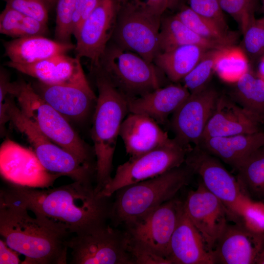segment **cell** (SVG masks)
Segmentation results:
<instances>
[{
  "label": "cell",
  "mask_w": 264,
  "mask_h": 264,
  "mask_svg": "<svg viewBox=\"0 0 264 264\" xmlns=\"http://www.w3.org/2000/svg\"><path fill=\"white\" fill-rule=\"evenodd\" d=\"M188 6L198 14L210 19L228 31L223 12L218 0H187Z\"/></svg>",
  "instance_id": "74e56055"
},
{
  "label": "cell",
  "mask_w": 264,
  "mask_h": 264,
  "mask_svg": "<svg viewBox=\"0 0 264 264\" xmlns=\"http://www.w3.org/2000/svg\"><path fill=\"white\" fill-rule=\"evenodd\" d=\"M223 12L231 16L239 25L242 33L255 18L256 0H218Z\"/></svg>",
  "instance_id": "e575fe53"
},
{
  "label": "cell",
  "mask_w": 264,
  "mask_h": 264,
  "mask_svg": "<svg viewBox=\"0 0 264 264\" xmlns=\"http://www.w3.org/2000/svg\"><path fill=\"white\" fill-rule=\"evenodd\" d=\"M236 178L251 199L264 202V144L253 152L236 170Z\"/></svg>",
  "instance_id": "83f0119b"
},
{
  "label": "cell",
  "mask_w": 264,
  "mask_h": 264,
  "mask_svg": "<svg viewBox=\"0 0 264 264\" xmlns=\"http://www.w3.org/2000/svg\"><path fill=\"white\" fill-rule=\"evenodd\" d=\"M184 210L211 252L228 223L229 214L222 202L200 181L183 201Z\"/></svg>",
  "instance_id": "9a60e30c"
},
{
  "label": "cell",
  "mask_w": 264,
  "mask_h": 264,
  "mask_svg": "<svg viewBox=\"0 0 264 264\" xmlns=\"http://www.w3.org/2000/svg\"><path fill=\"white\" fill-rule=\"evenodd\" d=\"M57 0H44L48 7L56 4Z\"/></svg>",
  "instance_id": "ee69618b"
},
{
  "label": "cell",
  "mask_w": 264,
  "mask_h": 264,
  "mask_svg": "<svg viewBox=\"0 0 264 264\" xmlns=\"http://www.w3.org/2000/svg\"><path fill=\"white\" fill-rule=\"evenodd\" d=\"M231 99L264 124V81L249 69L235 82Z\"/></svg>",
  "instance_id": "4316f807"
},
{
  "label": "cell",
  "mask_w": 264,
  "mask_h": 264,
  "mask_svg": "<svg viewBox=\"0 0 264 264\" xmlns=\"http://www.w3.org/2000/svg\"><path fill=\"white\" fill-rule=\"evenodd\" d=\"M256 264H264V240L262 247L257 259Z\"/></svg>",
  "instance_id": "7bdbcfd3"
},
{
  "label": "cell",
  "mask_w": 264,
  "mask_h": 264,
  "mask_svg": "<svg viewBox=\"0 0 264 264\" xmlns=\"http://www.w3.org/2000/svg\"><path fill=\"white\" fill-rule=\"evenodd\" d=\"M187 44H197L209 49L224 47L198 36L176 15L165 18L162 16L159 35V52Z\"/></svg>",
  "instance_id": "484cf974"
},
{
  "label": "cell",
  "mask_w": 264,
  "mask_h": 264,
  "mask_svg": "<svg viewBox=\"0 0 264 264\" xmlns=\"http://www.w3.org/2000/svg\"><path fill=\"white\" fill-rule=\"evenodd\" d=\"M220 94L207 86L190 95L172 114L170 125L174 139L181 145L198 146Z\"/></svg>",
  "instance_id": "7c38bea8"
},
{
  "label": "cell",
  "mask_w": 264,
  "mask_h": 264,
  "mask_svg": "<svg viewBox=\"0 0 264 264\" xmlns=\"http://www.w3.org/2000/svg\"><path fill=\"white\" fill-rule=\"evenodd\" d=\"M28 211L0 190V234L7 246L25 257L22 264H66L71 234L63 225L32 217Z\"/></svg>",
  "instance_id": "7a4b0ae2"
},
{
  "label": "cell",
  "mask_w": 264,
  "mask_h": 264,
  "mask_svg": "<svg viewBox=\"0 0 264 264\" xmlns=\"http://www.w3.org/2000/svg\"><path fill=\"white\" fill-rule=\"evenodd\" d=\"M5 6L46 24L48 7L44 0H5Z\"/></svg>",
  "instance_id": "8d00e7d4"
},
{
  "label": "cell",
  "mask_w": 264,
  "mask_h": 264,
  "mask_svg": "<svg viewBox=\"0 0 264 264\" xmlns=\"http://www.w3.org/2000/svg\"><path fill=\"white\" fill-rule=\"evenodd\" d=\"M188 27L201 37L223 46L234 45L236 35L222 28L213 21L183 5L175 14Z\"/></svg>",
  "instance_id": "f1b7e54d"
},
{
  "label": "cell",
  "mask_w": 264,
  "mask_h": 264,
  "mask_svg": "<svg viewBox=\"0 0 264 264\" xmlns=\"http://www.w3.org/2000/svg\"><path fill=\"white\" fill-rule=\"evenodd\" d=\"M76 0H58L55 37L56 41L71 43L73 35L72 20Z\"/></svg>",
  "instance_id": "836d02e7"
},
{
  "label": "cell",
  "mask_w": 264,
  "mask_h": 264,
  "mask_svg": "<svg viewBox=\"0 0 264 264\" xmlns=\"http://www.w3.org/2000/svg\"><path fill=\"white\" fill-rule=\"evenodd\" d=\"M71 264H135L126 232L106 224L68 241Z\"/></svg>",
  "instance_id": "8fae6325"
},
{
  "label": "cell",
  "mask_w": 264,
  "mask_h": 264,
  "mask_svg": "<svg viewBox=\"0 0 264 264\" xmlns=\"http://www.w3.org/2000/svg\"><path fill=\"white\" fill-rule=\"evenodd\" d=\"M209 49L197 44L185 45L158 53L153 63L169 80L177 83L194 68Z\"/></svg>",
  "instance_id": "d4e9b609"
},
{
  "label": "cell",
  "mask_w": 264,
  "mask_h": 264,
  "mask_svg": "<svg viewBox=\"0 0 264 264\" xmlns=\"http://www.w3.org/2000/svg\"><path fill=\"white\" fill-rule=\"evenodd\" d=\"M157 68L153 63L110 40L97 66L91 69L106 78L130 99L163 87L162 76Z\"/></svg>",
  "instance_id": "52a82bcc"
},
{
  "label": "cell",
  "mask_w": 264,
  "mask_h": 264,
  "mask_svg": "<svg viewBox=\"0 0 264 264\" xmlns=\"http://www.w3.org/2000/svg\"><path fill=\"white\" fill-rule=\"evenodd\" d=\"M33 87L46 103L67 120H84L96 105L97 96L90 87L50 85L40 81Z\"/></svg>",
  "instance_id": "ac0fdd59"
},
{
  "label": "cell",
  "mask_w": 264,
  "mask_h": 264,
  "mask_svg": "<svg viewBox=\"0 0 264 264\" xmlns=\"http://www.w3.org/2000/svg\"><path fill=\"white\" fill-rule=\"evenodd\" d=\"M249 69L247 56L242 48L232 45L220 49L215 72L222 80L235 82Z\"/></svg>",
  "instance_id": "4dcf8cb0"
},
{
  "label": "cell",
  "mask_w": 264,
  "mask_h": 264,
  "mask_svg": "<svg viewBox=\"0 0 264 264\" xmlns=\"http://www.w3.org/2000/svg\"><path fill=\"white\" fill-rule=\"evenodd\" d=\"M208 50L194 68L181 80L190 93L198 92L208 86L214 72L221 48Z\"/></svg>",
  "instance_id": "1f68e13d"
},
{
  "label": "cell",
  "mask_w": 264,
  "mask_h": 264,
  "mask_svg": "<svg viewBox=\"0 0 264 264\" xmlns=\"http://www.w3.org/2000/svg\"><path fill=\"white\" fill-rule=\"evenodd\" d=\"M168 260L170 264H214L212 252L186 214L183 206L172 235Z\"/></svg>",
  "instance_id": "ffe728a7"
},
{
  "label": "cell",
  "mask_w": 264,
  "mask_h": 264,
  "mask_svg": "<svg viewBox=\"0 0 264 264\" xmlns=\"http://www.w3.org/2000/svg\"><path fill=\"white\" fill-rule=\"evenodd\" d=\"M94 73L98 96L91 133L96 158L95 189L98 193L112 178L117 138L129 111L128 98L104 76Z\"/></svg>",
  "instance_id": "3957f363"
},
{
  "label": "cell",
  "mask_w": 264,
  "mask_h": 264,
  "mask_svg": "<svg viewBox=\"0 0 264 264\" xmlns=\"http://www.w3.org/2000/svg\"><path fill=\"white\" fill-rule=\"evenodd\" d=\"M262 125L254 115L231 98L220 95L202 140L208 137L260 132L263 131Z\"/></svg>",
  "instance_id": "d6986e66"
},
{
  "label": "cell",
  "mask_w": 264,
  "mask_h": 264,
  "mask_svg": "<svg viewBox=\"0 0 264 264\" xmlns=\"http://www.w3.org/2000/svg\"><path fill=\"white\" fill-rule=\"evenodd\" d=\"M190 94L189 90L183 85H169L129 99V111L130 113L147 116L158 124H164L168 117L175 111Z\"/></svg>",
  "instance_id": "7402d4cb"
},
{
  "label": "cell",
  "mask_w": 264,
  "mask_h": 264,
  "mask_svg": "<svg viewBox=\"0 0 264 264\" xmlns=\"http://www.w3.org/2000/svg\"><path fill=\"white\" fill-rule=\"evenodd\" d=\"M6 65L50 85L90 87L83 69L80 58L58 54L31 64L9 61Z\"/></svg>",
  "instance_id": "e0dca14e"
},
{
  "label": "cell",
  "mask_w": 264,
  "mask_h": 264,
  "mask_svg": "<svg viewBox=\"0 0 264 264\" xmlns=\"http://www.w3.org/2000/svg\"><path fill=\"white\" fill-rule=\"evenodd\" d=\"M234 223H227L216 243L212 251L215 264H256L264 233L253 232L241 221Z\"/></svg>",
  "instance_id": "2e32d148"
},
{
  "label": "cell",
  "mask_w": 264,
  "mask_h": 264,
  "mask_svg": "<svg viewBox=\"0 0 264 264\" xmlns=\"http://www.w3.org/2000/svg\"><path fill=\"white\" fill-rule=\"evenodd\" d=\"M119 3L120 0H100L75 36L76 57L89 59L92 68L111 39Z\"/></svg>",
  "instance_id": "5bb4252c"
},
{
  "label": "cell",
  "mask_w": 264,
  "mask_h": 264,
  "mask_svg": "<svg viewBox=\"0 0 264 264\" xmlns=\"http://www.w3.org/2000/svg\"><path fill=\"white\" fill-rule=\"evenodd\" d=\"M8 94L15 98L24 115L46 137L83 163L95 166L90 152L68 120L46 103L31 84L12 82Z\"/></svg>",
  "instance_id": "5b68a950"
},
{
  "label": "cell",
  "mask_w": 264,
  "mask_h": 264,
  "mask_svg": "<svg viewBox=\"0 0 264 264\" xmlns=\"http://www.w3.org/2000/svg\"><path fill=\"white\" fill-rule=\"evenodd\" d=\"M119 136L131 158L138 156L173 141L154 120L145 115L133 113H130L123 120Z\"/></svg>",
  "instance_id": "44dd1931"
},
{
  "label": "cell",
  "mask_w": 264,
  "mask_h": 264,
  "mask_svg": "<svg viewBox=\"0 0 264 264\" xmlns=\"http://www.w3.org/2000/svg\"><path fill=\"white\" fill-rule=\"evenodd\" d=\"M240 221L250 231L264 233V202L250 198L244 205Z\"/></svg>",
  "instance_id": "d590c367"
},
{
  "label": "cell",
  "mask_w": 264,
  "mask_h": 264,
  "mask_svg": "<svg viewBox=\"0 0 264 264\" xmlns=\"http://www.w3.org/2000/svg\"><path fill=\"white\" fill-rule=\"evenodd\" d=\"M10 61L31 64L74 49L75 44L52 40L42 36L15 38L4 44Z\"/></svg>",
  "instance_id": "cb8c5ba5"
},
{
  "label": "cell",
  "mask_w": 264,
  "mask_h": 264,
  "mask_svg": "<svg viewBox=\"0 0 264 264\" xmlns=\"http://www.w3.org/2000/svg\"><path fill=\"white\" fill-rule=\"evenodd\" d=\"M185 163L198 175L205 188L218 198L228 211L229 219L240 220L242 208L251 198L219 158L199 146L189 151Z\"/></svg>",
  "instance_id": "9c48e42d"
},
{
  "label": "cell",
  "mask_w": 264,
  "mask_h": 264,
  "mask_svg": "<svg viewBox=\"0 0 264 264\" xmlns=\"http://www.w3.org/2000/svg\"><path fill=\"white\" fill-rule=\"evenodd\" d=\"M242 34V49L247 56L261 58L264 55V16L252 20Z\"/></svg>",
  "instance_id": "d6a6232c"
},
{
  "label": "cell",
  "mask_w": 264,
  "mask_h": 264,
  "mask_svg": "<svg viewBox=\"0 0 264 264\" xmlns=\"http://www.w3.org/2000/svg\"><path fill=\"white\" fill-rule=\"evenodd\" d=\"M182 203L175 197L125 225L135 264H170V243Z\"/></svg>",
  "instance_id": "8992f818"
},
{
  "label": "cell",
  "mask_w": 264,
  "mask_h": 264,
  "mask_svg": "<svg viewBox=\"0 0 264 264\" xmlns=\"http://www.w3.org/2000/svg\"><path fill=\"white\" fill-rule=\"evenodd\" d=\"M46 24L5 6L0 14V32L15 38L42 36Z\"/></svg>",
  "instance_id": "f546056e"
},
{
  "label": "cell",
  "mask_w": 264,
  "mask_h": 264,
  "mask_svg": "<svg viewBox=\"0 0 264 264\" xmlns=\"http://www.w3.org/2000/svg\"><path fill=\"white\" fill-rule=\"evenodd\" d=\"M257 75L264 81V55L260 58Z\"/></svg>",
  "instance_id": "b9f144b4"
},
{
  "label": "cell",
  "mask_w": 264,
  "mask_h": 264,
  "mask_svg": "<svg viewBox=\"0 0 264 264\" xmlns=\"http://www.w3.org/2000/svg\"><path fill=\"white\" fill-rule=\"evenodd\" d=\"M194 175L185 163L157 176L123 187L116 193L110 219L114 225L132 223L176 197Z\"/></svg>",
  "instance_id": "277c9868"
},
{
  "label": "cell",
  "mask_w": 264,
  "mask_h": 264,
  "mask_svg": "<svg viewBox=\"0 0 264 264\" xmlns=\"http://www.w3.org/2000/svg\"><path fill=\"white\" fill-rule=\"evenodd\" d=\"M1 188L35 215L65 227L71 234L81 235L107 224L110 197H100L93 184L74 181L53 188H35L6 182Z\"/></svg>",
  "instance_id": "6da1fadb"
},
{
  "label": "cell",
  "mask_w": 264,
  "mask_h": 264,
  "mask_svg": "<svg viewBox=\"0 0 264 264\" xmlns=\"http://www.w3.org/2000/svg\"><path fill=\"white\" fill-rule=\"evenodd\" d=\"M18 253L9 248L3 239L0 240V264H19Z\"/></svg>",
  "instance_id": "60d3db41"
},
{
  "label": "cell",
  "mask_w": 264,
  "mask_h": 264,
  "mask_svg": "<svg viewBox=\"0 0 264 264\" xmlns=\"http://www.w3.org/2000/svg\"><path fill=\"white\" fill-rule=\"evenodd\" d=\"M129 1L148 12L162 17L168 9L175 7L180 0H124Z\"/></svg>",
  "instance_id": "ab89813d"
},
{
  "label": "cell",
  "mask_w": 264,
  "mask_h": 264,
  "mask_svg": "<svg viewBox=\"0 0 264 264\" xmlns=\"http://www.w3.org/2000/svg\"><path fill=\"white\" fill-rule=\"evenodd\" d=\"M263 9L264 12V0H263Z\"/></svg>",
  "instance_id": "f6af8a7d"
},
{
  "label": "cell",
  "mask_w": 264,
  "mask_h": 264,
  "mask_svg": "<svg viewBox=\"0 0 264 264\" xmlns=\"http://www.w3.org/2000/svg\"><path fill=\"white\" fill-rule=\"evenodd\" d=\"M191 148L181 145L174 138L170 143L130 158L117 167L114 176L98 195L111 197L123 187L153 178L180 166L185 163Z\"/></svg>",
  "instance_id": "30bf717a"
},
{
  "label": "cell",
  "mask_w": 264,
  "mask_h": 264,
  "mask_svg": "<svg viewBox=\"0 0 264 264\" xmlns=\"http://www.w3.org/2000/svg\"><path fill=\"white\" fill-rule=\"evenodd\" d=\"M100 0H76L72 20L73 35L75 37Z\"/></svg>",
  "instance_id": "f35d334b"
},
{
  "label": "cell",
  "mask_w": 264,
  "mask_h": 264,
  "mask_svg": "<svg viewBox=\"0 0 264 264\" xmlns=\"http://www.w3.org/2000/svg\"><path fill=\"white\" fill-rule=\"evenodd\" d=\"M162 17L154 15L124 0H120L111 40L122 48L153 63L159 52Z\"/></svg>",
  "instance_id": "ba28073f"
},
{
  "label": "cell",
  "mask_w": 264,
  "mask_h": 264,
  "mask_svg": "<svg viewBox=\"0 0 264 264\" xmlns=\"http://www.w3.org/2000/svg\"><path fill=\"white\" fill-rule=\"evenodd\" d=\"M0 172L5 181L35 188H49L61 175L47 170L35 153L11 140L0 148Z\"/></svg>",
  "instance_id": "4fadbf2b"
},
{
  "label": "cell",
  "mask_w": 264,
  "mask_h": 264,
  "mask_svg": "<svg viewBox=\"0 0 264 264\" xmlns=\"http://www.w3.org/2000/svg\"><path fill=\"white\" fill-rule=\"evenodd\" d=\"M264 144V131L203 139L198 146L235 170L253 152Z\"/></svg>",
  "instance_id": "603a6c76"
}]
</instances>
